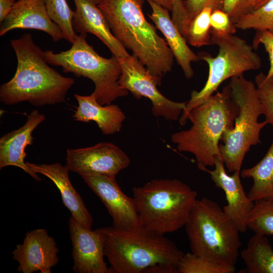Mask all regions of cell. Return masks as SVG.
Listing matches in <instances>:
<instances>
[{"instance_id":"cell-1","label":"cell","mask_w":273,"mask_h":273,"mask_svg":"<svg viewBox=\"0 0 273 273\" xmlns=\"http://www.w3.org/2000/svg\"><path fill=\"white\" fill-rule=\"evenodd\" d=\"M17 59L13 77L0 87V100L7 105L28 102L34 106L55 105L65 101L75 82L48 65L44 51L30 33L10 40Z\"/></svg>"},{"instance_id":"cell-2","label":"cell","mask_w":273,"mask_h":273,"mask_svg":"<svg viewBox=\"0 0 273 273\" xmlns=\"http://www.w3.org/2000/svg\"><path fill=\"white\" fill-rule=\"evenodd\" d=\"M145 0H103L98 7L116 39L132 52L152 75L162 77L170 72L173 54L156 27L143 12Z\"/></svg>"},{"instance_id":"cell-3","label":"cell","mask_w":273,"mask_h":273,"mask_svg":"<svg viewBox=\"0 0 273 273\" xmlns=\"http://www.w3.org/2000/svg\"><path fill=\"white\" fill-rule=\"evenodd\" d=\"M238 112L228 84L194 107L188 116L192 126L172 133L171 141L178 151L193 154L200 169L213 166L216 157L222 160L219 142L225 131L233 128Z\"/></svg>"},{"instance_id":"cell-4","label":"cell","mask_w":273,"mask_h":273,"mask_svg":"<svg viewBox=\"0 0 273 273\" xmlns=\"http://www.w3.org/2000/svg\"><path fill=\"white\" fill-rule=\"evenodd\" d=\"M104 255L112 273H140L157 264L177 267L184 253L171 240L143 226L101 228Z\"/></svg>"},{"instance_id":"cell-5","label":"cell","mask_w":273,"mask_h":273,"mask_svg":"<svg viewBox=\"0 0 273 273\" xmlns=\"http://www.w3.org/2000/svg\"><path fill=\"white\" fill-rule=\"evenodd\" d=\"M141 225L164 235L185 226L198 194L176 179H153L133 188Z\"/></svg>"},{"instance_id":"cell-6","label":"cell","mask_w":273,"mask_h":273,"mask_svg":"<svg viewBox=\"0 0 273 273\" xmlns=\"http://www.w3.org/2000/svg\"><path fill=\"white\" fill-rule=\"evenodd\" d=\"M185 226L192 253L235 267L241 246L240 232L216 202L206 197L197 199Z\"/></svg>"},{"instance_id":"cell-7","label":"cell","mask_w":273,"mask_h":273,"mask_svg":"<svg viewBox=\"0 0 273 273\" xmlns=\"http://www.w3.org/2000/svg\"><path fill=\"white\" fill-rule=\"evenodd\" d=\"M86 33H80L69 50L60 53L44 51L47 63L61 67L65 73L84 77L93 81L95 90L92 93L102 105L111 104L129 92L121 88L118 80L121 73L118 58L112 55L107 59L100 56L86 40Z\"/></svg>"},{"instance_id":"cell-8","label":"cell","mask_w":273,"mask_h":273,"mask_svg":"<svg viewBox=\"0 0 273 273\" xmlns=\"http://www.w3.org/2000/svg\"><path fill=\"white\" fill-rule=\"evenodd\" d=\"M229 85L239 112L233 128L222 134L219 148L225 167L232 173L240 171L250 147L261 144L260 133L267 123L258 121L263 110L253 82L242 74L232 77Z\"/></svg>"},{"instance_id":"cell-9","label":"cell","mask_w":273,"mask_h":273,"mask_svg":"<svg viewBox=\"0 0 273 273\" xmlns=\"http://www.w3.org/2000/svg\"><path fill=\"white\" fill-rule=\"evenodd\" d=\"M210 43L218 46V53L215 57L205 52L198 54L199 59L208 66V76L200 91L192 92L191 99L179 118L181 125L186 124L190 112L213 95L224 80L248 71L259 69L262 65L261 58L254 51L253 47L239 36L233 34L211 37Z\"/></svg>"},{"instance_id":"cell-10","label":"cell","mask_w":273,"mask_h":273,"mask_svg":"<svg viewBox=\"0 0 273 273\" xmlns=\"http://www.w3.org/2000/svg\"><path fill=\"white\" fill-rule=\"evenodd\" d=\"M118 58L121 68L118 80L119 86L130 92L138 99L143 97L149 99L155 116L162 117L169 121L177 120L186 108L187 102H174L163 96L157 88V86L161 85V77L150 73L134 55Z\"/></svg>"},{"instance_id":"cell-11","label":"cell","mask_w":273,"mask_h":273,"mask_svg":"<svg viewBox=\"0 0 273 273\" xmlns=\"http://www.w3.org/2000/svg\"><path fill=\"white\" fill-rule=\"evenodd\" d=\"M66 166L79 175L96 174L115 178L128 166L130 160L120 148L111 143L103 142L91 147L68 149Z\"/></svg>"},{"instance_id":"cell-12","label":"cell","mask_w":273,"mask_h":273,"mask_svg":"<svg viewBox=\"0 0 273 273\" xmlns=\"http://www.w3.org/2000/svg\"><path fill=\"white\" fill-rule=\"evenodd\" d=\"M72 269L76 273H112L104 261L105 236L101 228L88 229L72 216L69 220Z\"/></svg>"},{"instance_id":"cell-13","label":"cell","mask_w":273,"mask_h":273,"mask_svg":"<svg viewBox=\"0 0 273 273\" xmlns=\"http://www.w3.org/2000/svg\"><path fill=\"white\" fill-rule=\"evenodd\" d=\"M80 176L105 205L114 227L128 229L141 226L133 198L123 193L115 178L96 174Z\"/></svg>"},{"instance_id":"cell-14","label":"cell","mask_w":273,"mask_h":273,"mask_svg":"<svg viewBox=\"0 0 273 273\" xmlns=\"http://www.w3.org/2000/svg\"><path fill=\"white\" fill-rule=\"evenodd\" d=\"M58 252L55 239L46 229H38L28 231L23 243L16 245L12 254L20 272L51 273L59 262Z\"/></svg>"},{"instance_id":"cell-15","label":"cell","mask_w":273,"mask_h":273,"mask_svg":"<svg viewBox=\"0 0 273 273\" xmlns=\"http://www.w3.org/2000/svg\"><path fill=\"white\" fill-rule=\"evenodd\" d=\"M214 169L210 170L204 167L201 170L209 173L216 187L224 192L227 204L222 209L236 224L241 233L247 230V220L254 206L255 202L246 194L240 180V171L236 170L229 175L222 160L216 157Z\"/></svg>"},{"instance_id":"cell-16","label":"cell","mask_w":273,"mask_h":273,"mask_svg":"<svg viewBox=\"0 0 273 273\" xmlns=\"http://www.w3.org/2000/svg\"><path fill=\"white\" fill-rule=\"evenodd\" d=\"M33 29L48 34L53 41L63 38L60 27L50 18L45 0H18L1 23L0 36L15 29Z\"/></svg>"},{"instance_id":"cell-17","label":"cell","mask_w":273,"mask_h":273,"mask_svg":"<svg viewBox=\"0 0 273 273\" xmlns=\"http://www.w3.org/2000/svg\"><path fill=\"white\" fill-rule=\"evenodd\" d=\"M46 119L37 110H33L27 116L25 123L21 127L8 132L0 139V169L14 166L22 169L37 181L41 179L29 168L25 162L27 156L25 149L33 144L32 133Z\"/></svg>"},{"instance_id":"cell-18","label":"cell","mask_w":273,"mask_h":273,"mask_svg":"<svg viewBox=\"0 0 273 273\" xmlns=\"http://www.w3.org/2000/svg\"><path fill=\"white\" fill-rule=\"evenodd\" d=\"M75 5L72 25L76 33H90L96 36L117 58L130 55L113 34L104 15L91 0H73Z\"/></svg>"},{"instance_id":"cell-19","label":"cell","mask_w":273,"mask_h":273,"mask_svg":"<svg viewBox=\"0 0 273 273\" xmlns=\"http://www.w3.org/2000/svg\"><path fill=\"white\" fill-rule=\"evenodd\" d=\"M26 164L36 173L41 174L50 179L59 189L63 202L77 221L91 229L93 217L83 200L72 186L69 177V169L59 163L51 164L30 163Z\"/></svg>"},{"instance_id":"cell-20","label":"cell","mask_w":273,"mask_h":273,"mask_svg":"<svg viewBox=\"0 0 273 273\" xmlns=\"http://www.w3.org/2000/svg\"><path fill=\"white\" fill-rule=\"evenodd\" d=\"M152 12L148 14L156 28L163 34L174 57L180 66L185 77L190 79L194 75L192 62L200 60L198 56L189 48L186 39L182 35L170 18L168 10L152 0H146Z\"/></svg>"},{"instance_id":"cell-21","label":"cell","mask_w":273,"mask_h":273,"mask_svg":"<svg viewBox=\"0 0 273 273\" xmlns=\"http://www.w3.org/2000/svg\"><path fill=\"white\" fill-rule=\"evenodd\" d=\"M78 106L73 115V119L78 121H94L102 132L111 135L119 131L126 117L118 106L114 104H100L95 96H81L74 94Z\"/></svg>"},{"instance_id":"cell-22","label":"cell","mask_w":273,"mask_h":273,"mask_svg":"<svg viewBox=\"0 0 273 273\" xmlns=\"http://www.w3.org/2000/svg\"><path fill=\"white\" fill-rule=\"evenodd\" d=\"M243 178H251L248 195L253 201L273 198V140L263 158L256 165L242 170Z\"/></svg>"},{"instance_id":"cell-23","label":"cell","mask_w":273,"mask_h":273,"mask_svg":"<svg viewBox=\"0 0 273 273\" xmlns=\"http://www.w3.org/2000/svg\"><path fill=\"white\" fill-rule=\"evenodd\" d=\"M241 256L248 273H273V248L266 236L256 234L249 240Z\"/></svg>"},{"instance_id":"cell-24","label":"cell","mask_w":273,"mask_h":273,"mask_svg":"<svg viewBox=\"0 0 273 273\" xmlns=\"http://www.w3.org/2000/svg\"><path fill=\"white\" fill-rule=\"evenodd\" d=\"M45 5L50 18L61 29L63 38L73 43L78 37L72 25L75 12L66 0H45Z\"/></svg>"},{"instance_id":"cell-25","label":"cell","mask_w":273,"mask_h":273,"mask_svg":"<svg viewBox=\"0 0 273 273\" xmlns=\"http://www.w3.org/2000/svg\"><path fill=\"white\" fill-rule=\"evenodd\" d=\"M235 25L238 29L242 30L252 29L273 34V0L242 15Z\"/></svg>"},{"instance_id":"cell-26","label":"cell","mask_w":273,"mask_h":273,"mask_svg":"<svg viewBox=\"0 0 273 273\" xmlns=\"http://www.w3.org/2000/svg\"><path fill=\"white\" fill-rule=\"evenodd\" d=\"M247 224L256 234L273 235V198L255 201Z\"/></svg>"},{"instance_id":"cell-27","label":"cell","mask_w":273,"mask_h":273,"mask_svg":"<svg viewBox=\"0 0 273 273\" xmlns=\"http://www.w3.org/2000/svg\"><path fill=\"white\" fill-rule=\"evenodd\" d=\"M214 8L205 6L189 23L186 40L195 47L211 44L210 18Z\"/></svg>"},{"instance_id":"cell-28","label":"cell","mask_w":273,"mask_h":273,"mask_svg":"<svg viewBox=\"0 0 273 273\" xmlns=\"http://www.w3.org/2000/svg\"><path fill=\"white\" fill-rule=\"evenodd\" d=\"M180 273H233L235 267L217 264L192 252L184 254L177 265Z\"/></svg>"},{"instance_id":"cell-29","label":"cell","mask_w":273,"mask_h":273,"mask_svg":"<svg viewBox=\"0 0 273 273\" xmlns=\"http://www.w3.org/2000/svg\"><path fill=\"white\" fill-rule=\"evenodd\" d=\"M255 83L265 121L273 126V76L267 77L266 74L259 73L255 77Z\"/></svg>"},{"instance_id":"cell-30","label":"cell","mask_w":273,"mask_h":273,"mask_svg":"<svg viewBox=\"0 0 273 273\" xmlns=\"http://www.w3.org/2000/svg\"><path fill=\"white\" fill-rule=\"evenodd\" d=\"M237 28L229 15L221 9L213 11L210 18L211 37H223L234 34Z\"/></svg>"},{"instance_id":"cell-31","label":"cell","mask_w":273,"mask_h":273,"mask_svg":"<svg viewBox=\"0 0 273 273\" xmlns=\"http://www.w3.org/2000/svg\"><path fill=\"white\" fill-rule=\"evenodd\" d=\"M172 20L186 39L189 22L182 0H171Z\"/></svg>"},{"instance_id":"cell-32","label":"cell","mask_w":273,"mask_h":273,"mask_svg":"<svg viewBox=\"0 0 273 273\" xmlns=\"http://www.w3.org/2000/svg\"><path fill=\"white\" fill-rule=\"evenodd\" d=\"M183 3L189 23L207 5L221 9V0H185Z\"/></svg>"},{"instance_id":"cell-33","label":"cell","mask_w":273,"mask_h":273,"mask_svg":"<svg viewBox=\"0 0 273 273\" xmlns=\"http://www.w3.org/2000/svg\"><path fill=\"white\" fill-rule=\"evenodd\" d=\"M259 44L263 45L265 51L267 53L269 60V68L267 73V77L273 76V34L267 31H257L253 41L254 48Z\"/></svg>"},{"instance_id":"cell-34","label":"cell","mask_w":273,"mask_h":273,"mask_svg":"<svg viewBox=\"0 0 273 273\" xmlns=\"http://www.w3.org/2000/svg\"><path fill=\"white\" fill-rule=\"evenodd\" d=\"M245 0H221V10L227 13L234 23L239 18L240 9Z\"/></svg>"},{"instance_id":"cell-35","label":"cell","mask_w":273,"mask_h":273,"mask_svg":"<svg viewBox=\"0 0 273 273\" xmlns=\"http://www.w3.org/2000/svg\"><path fill=\"white\" fill-rule=\"evenodd\" d=\"M143 272L148 273H176L177 267L167 264H157L146 268Z\"/></svg>"},{"instance_id":"cell-36","label":"cell","mask_w":273,"mask_h":273,"mask_svg":"<svg viewBox=\"0 0 273 273\" xmlns=\"http://www.w3.org/2000/svg\"><path fill=\"white\" fill-rule=\"evenodd\" d=\"M268 1L269 0H245L239 11V18L242 15L261 7Z\"/></svg>"},{"instance_id":"cell-37","label":"cell","mask_w":273,"mask_h":273,"mask_svg":"<svg viewBox=\"0 0 273 273\" xmlns=\"http://www.w3.org/2000/svg\"><path fill=\"white\" fill-rule=\"evenodd\" d=\"M14 0H0V22L2 23L11 11Z\"/></svg>"},{"instance_id":"cell-38","label":"cell","mask_w":273,"mask_h":273,"mask_svg":"<svg viewBox=\"0 0 273 273\" xmlns=\"http://www.w3.org/2000/svg\"><path fill=\"white\" fill-rule=\"evenodd\" d=\"M168 11H172L171 0H152Z\"/></svg>"},{"instance_id":"cell-39","label":"cell","mask_w":273,"mask_h":273,"mask_svg":"<svg viewBox=\"0 0 273 273\" xmlns=\"http://www.w3.org/2000/svg\"><path fill=\"white\" fill-rule=\"evenodd\" d=\"M96 5L100 4L103 0H91Z\"/></svg>"}]
</instances>
